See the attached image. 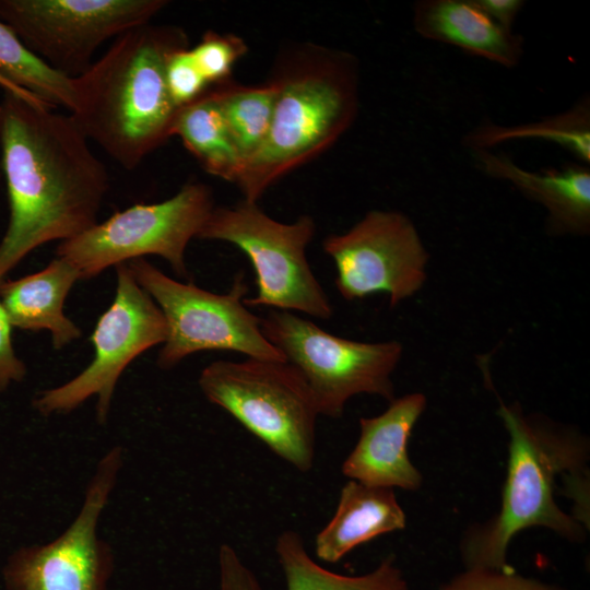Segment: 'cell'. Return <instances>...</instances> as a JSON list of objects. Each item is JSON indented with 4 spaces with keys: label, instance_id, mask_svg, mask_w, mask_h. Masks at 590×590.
I'll use <instances>...</instances> for the list:
<instances>
[{
    "label": "cell",
    "instance_id": "1",
    "mask_svg": "<svg viewBox=\"0 0 590 590\" xmlns=\"http://www.w3.org/2000/svg\"><path fill=\"white\" fill-rule=\"evenodd\" d=\"M0 144L10 210L1 282L36 248L93 227L109 177L70 114L9 92L0 104Z\"/></svg>",
    "mask_w": 590,
    "mask_h": 590
},
{
    "label": "cell",
    "instance_id": "2",
    "mask_svg": "<svg viewBox=\"0 0 590 590\" xmlns=\"http://www.w3.org/2000/svg\"><path fill=\"white\" fill-rule=\"evenodd\" d=\"M497 414L509 435L506 479L498 512L470 528L460 543L464 568L506 569L509 544L529 528H544L569 542L589 529V442L577 429L518 402L498 398Z\"/></svg>",
    "mask_w": 590,
    "mask_h": 590
},
{
    "label": "cell",
    "instance_id": "3",
    "mask_svg": "<svg viewBox=\"0 0 590 590\" xmlns=\"http://www.w3.org/2000/svg\"><path fill=\"white\" fill-rule=\"evenodd\" d=\"M188 47L186 33L148 23L116 37L109 48L71 79L69 113L82 132L127 170L173 137L180 108L166 83V63Z\"/></svg>",
    "mask_w": 590,
    "mask_h": 590
},
{
    "label": "cell",
    "instance_id": "4",
    "mask_svg": "<svg viewBox=\"0 0 590 590\" xmlns=\"http://www.w3.org/2000/svg\"><path fill=\"white\" fill-rule=\"evenodd\" d=\"M271 79L278 92L269 133L235 184L250 202L328 150L358 110V64L349 52L312 45L297 48L282 59Z\"/></svg>",
    "mask_w": 590,
    "mask_h": 590
},
{
    "label": "cell",
    "instance_id": "5",
    "mask_svg": "<svg viewBox=\"0 0 590 590\" xmlns=\"http://www.w3.org/2000/svg\"><path fill=\"white\" fill-rule=\"evenodd\" d=\"M198 386L275 456L299 472L311 470L319 412L306 381L287 362L214 361L201 370Z\"/></svg>",
    "mask_w": 590,
    "mask_h": 590
},
{
    "label": "cell",
    "instance_id": "6",
    "mask_svg": "<svg viewBox=\"0 0 590 590\" xmlns=\"http://www.w3.org/2000/svg\"><path fill=\"white\" fill-rule=\"evenodd\" d=\"M315 233L310 215L283 223L266 214L257 202L243 200L234 206L214 208L197 238L233 244L248 257L257 293L245 298L247 307L299 311L328 320L332 304L306 256Z\"/></svg>",
    "mask_w": 590,
    "mask_h": 590
},
{
    "label": "cell",
    "instance_id": "7",
    "mask_svg": "<svg viewBox=\"0 0 590 590\" xmlns=\"http://www.w3.org/2000/svg\"><path fill=\"white\" fill-rule=\"evenodd\" d=\"M260 328L309 387L319 415L342 416L357 394L396 398L392 375L403 346L399 341L362 342L334 335L295 312L270 309Z\"/></svg>",
    "mask_w": 590,
    "mask_h": 590
},
{
    "label": "cell",
    "instance_id": "8",
    "mask_svg": "<svg viewBox=\"0 0 590 590\" xmlns=\"http://www.w3.org/2000/svg\"><path fill=\"white\" fill-rule=\"evenodd\" d=\"M134 280L153 298L167 323L157 366L170 369L201 351H232L250 358L286 362L245 305L248 286L238 273L227 293L217 294L169 278L144 258L127 262Z\"/></svg>",
    "mask_w": 590,
    "mask_h": 590
},
{
    "label": "cell",
    "instance_id": "9",
    "mask_svg": "<svg viewBox=\"0 0 590 590\" xmlns=\"http://www.w3.org/2000/svg\"><path fill=\"white\" fill-rule=\"evenodd\" d=\"M214 208L211 189L189 182L165 201L134 204L59 243L56 256L72 264L81 280L149 255L162 257L177 275L186 278L187 246Z\"/></svg>",
    "mask_w": 590,
    "mask_h": 590
},
{
    "label": "cell",
    "instance_id": "10",
    "mask_svg": "<svg viewBox=\"0 0 590 590\" xmlns=\"http://www.w3.org/2000/svg\"><path fill=\"white\" fill-rule=\"evenodd\" d=\"M122 446L98 460L70 524L47 543L13 551L2 567L5 590H110L115 554L98 533L101 517L123 467Z\"/></svg>",
    "mask_w": 590,
    "mask_h": 590
},
{
    "label": "cell",
    "instance_id": "11",
    "mask_svg": "<svg viewBox=\"0 0 590 590\" xmlns=\"http://www.w3.org/2000/svg\"><path fill=\"white\" fill-rule=\"evenodd\" d=\"M115 268V298L91 335L94 357L72 379L35 394L32 406L44 417L69 414L95 397L96 421L105 425L123 370L167 338V323L160 307L138 284L127 263Z\"/></svg>",
    "mask_w": 590,
    "mask_h": 590
},
{
    "label": "cell",
    "instance_id": "12",
    "mask_svg": "<svg viewBox=\"0 0 590 590\" xmlns=\"http://www.w3.org/2000/svg\"><path fill=\"white\" fill-rule=\"evenodd\" d=\"M164 0H0V21L59 73L75 78L107 40L151 22Z\"/></svg>",
    "mask_w": 590,
    "mask_h": 590
},
{
    "label": "cell",
    "instance_id": "13",
    "mask_svg": "<svg viewBox=\"0 0 590 590\" xmlns=\"http://www.w3.org/2000/svg\"><path fill=\"white\" fill-rule=\"evenodd\" d=\"M322 249L335 264V287L345 300L386 293L396 307L427 279L429 253L414 223L398 211L367 212L349 231L327 236Z\"/></svg>",
    "mask_w": 590,
    "mask_h": 590
},
{
    "label": "cell",
    "instance_id": "14",
    "mask_svg": "<svg viewBox=\"0 0 590 590\" xmlns=\"http://www.w3.org/2000/svg\"><path fill=\"white\" fill-rule=\"evenodd\" d=\"M426 404L423 393L412 392L391 400L379 415L361 417L358 439L341 467L343 475L368 486L418 489L423 476L409 457L408 442Z\"/></svg>",
    "mask_w": 590,
    "mask_h": 590
},
{
    "label": "cell",
    "instance_id": "15",
    "mask_svg": "<svg viewBox=\"0 0 590 590\" xmlns=\"http://www.w3.org/2000/svg\"><path fill=\"white\" fill-rule=\"evenodd\" d=\"M475 161L486 175L508 181L526 198L547 212L546 231L552 236H586L590 233V168L570 163L562 168L530 172L505 154L475 151Z\"/></svg>",
    "mask_w": 590,
    "mask_h": 590
},
{
    "label": "cell",
    "instance_id": "16",
    "mask_svg": "<svg viewBox=\"0 0 590 590\" xmlns=\"http://www.w3.org/2000/svg\"><path fill=\"white\" fill-rule=\"evenodd\" d=\"M413 27L423 38L455 46L505 68L524 54V38L495 23L474 0H420Z\"/></svg>",
    "mask_w": 590,
    "mask_h": 590
},
{
    "label": "cell",
    "instance_id": "17",
    "mask_svg": "<svg viewBox=\"0 0 590 590\" xmlns=\"http://www.w3.org/2000/svg\"><path fill=\"white\" fill-rule=\"evenodd\" d=\"M79 271L56 257L43 270L0 282V299L13 328L49 331L52 346L61 350L81 337L80 328L66 316L64 302Z\"/></svg>",
    "mask_w": 590,
    "mask_h": 590
},
{
    "label": "cell",
    "instance_id": "18",
    "mask_svg": "<svg viewBox=\"0 0 590 590\" xmlns=\"http://www.w3.org/2000/svg\"><path fill=\"white\" fill-rule=\"evenodd\" d=\"M405 524L406 516L394 489L347 480L332 518L316 535L315 555L321 562L335 564L355 547L403 530Z\"/></svg>",
    "mask_w": 590,
    "mask_h": 590
},
{
    "label": "cell",
    "instance_id": "19",
    "mask_svg": "<svg viewBox=\"0 0 590 590\" xmlns=\"http://www.w3.org/2000/svg\"><path fill=\"white\" fill-rule=\"evenodd\" d=\"M274 550L285 590H409L406 578L392 555L368 573L350 576L322 567L310 556L296 531L280 533Z\"/></svg>",
    "mask_w": 590,
    "mask_h": 590
},
{
    "label": "cell",
    "instance_id": "20",
    "mask_svg": "<svg viewBox=\"0 0 590 590\" xmlns=\"http://www.w3.org/2000/svg\"><path fill=\"white\" fill-rule=\"evenodd\" d=\"M173 134L206 173L236 184L244 163L225 123L216 86L179 109Z\"/></svg>",
    "mask_w": 590,
    "mask_h": 590
},
{
    "label": "cell",
    "instance_id": "21",
    "mask_svg": "<svg viewBox=\"0 0 590 590\" xmlns=\"http://www.w3.org/2000/svg\"><path fill=\"white\" fill-rule=\"evenodd\" d=\"M515 140H543L568 151L578 163H590V99L579 98L569 109L536 121L502 126L484 121L462 139V145L475 151L489 149Z\"/></svg>",
    "mask_w": 590,
    "mask_h": 590
},
{
    "label": "cell",
    "instance_id": "22",
    "mask_svg": "<svg viewBox=\"0 0 590 590\" xmlns=\"http://www.w3.org/2000/svg\"><path fill=\"white\" fill-rule=\"evenodd\" d=\"M215 86L225 123L245 166L269 133L276 84L271 79L258 86H243L231 81Z\"/></svg>",
    "mask_w": 590,
    "mask_h": 590
},
{
    "label": "cell",
    "instance_id": "23",
    "mask_svg": "<svg viewBox=\"0 0 590 590\" xmlns=\"http://www.w3.org/2000/svg\"><path fill=\"white\" fill-rule=\"evenodd\" d=\"M0 74L45 104L73 108L71 78L50 68L0 21Z\"/></svg>",
    "mask_w": 590,
    "mask_h": 590
},
{
    "label": "cell",
    "instance_id": "24",
    "mask_svg": "<svg viewBox=\"0 0 590 590\" xmlns=\"http://www.w3.org/2000/svg\"><path fill=\"white\" fill-rule=\"evenodd\" d=\"M247 49L240 37L208 31L190 54L210 86H215L231 81L234 66Z\"/></svg>",
    "mask_w": 590,
    "mask_h": 590
},
{
    "label": "cell",
    "instance_id": "25",
    "mask_svg": "<svg viewBox=\"0 0 590 590\" xmlns=\"http://www.w3.org/2000/svg\"><path fill=\"white\" fill-rule=\"evenodd\" d=\"M437 590H566L557 583L524 576L515 568H464Z\"/></svg>",
    "mask_w": 590,
    "mask_h": 590
},
{
    "label": "cell",
    "instance_id": "26",
    "mask_svg": "<svg viewBox=\"0 0 590 590\" xmlns=\"http://www.w3.org/2000/svg\"><path fill=\"white\" fill-rule=\"evenodd\" d=\"M170 97L181 108L201 97L211 86L198 69L188 47L175 50L166 63Z\"/></svg>",
    "mask_w": 590,
    "mask_h": 590
},
{
    "label": "cell",
    "instance_id": "27",
    "mask_svg": "<svg viewBox=\"0 0 590 590\" xmlns=\"http://www.w3.org/2000/svg\"><path fill=\"white\" fill-rule=\"evenodd\" d=\"M219 590H264L234 546L223 543L217 554Z\"/></svg>",
    "mask_w": 590,
    "mask_h": 590
},
{
    "label": "cell",
    "instance_id": "28",
    "mask_svg": "<svg viewBox=\"0 0 590 590\" xmlns=\"http://www.w3.org/2000/svg\"><path fill=\"white\" fill-rule=\"evenodd\" d=\"M12 328L0 299V392L5 391L12 384L22 382L27 374L25 363L14 350Z\"/></svg>",
    "mask_w": 590,
    "mask_h": 590
},
{
    "label": "cell",
    "instance_id": "29",
    "mask_svg": "<svg viewBox=\"0 0 590 590\" xmlns=\"http://www.w3.org/2000/svg\"><path fill=\"white\" fill-rule=\"evenodd\" d=\"M475 3L498 25L512 31V25L526 5L523 0H474Z\"/></svg>",
    "mask_w": 590,
    "mask_h": 590
},
{
    "label": "cell",
    "instance_id": "30",
    "mask_svg": "<svg viewBox=\"0 0 590 590\" xmlns=\"http://www.w3.org/2000/svg\"><path fill=\"white\" fill-rule=\"evenodd\" d=\"M0 87L3 90V92H9L14 95H17L28 102L47 105L44 102H42L39 98H37L35 95L31 94L30 92L14 85L10 81H8L4 76L0 74Z\"/></svg>",
    "mask_w": 590,
    "mask_h": 590
}]
</instances>
